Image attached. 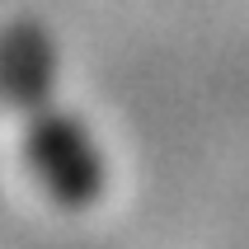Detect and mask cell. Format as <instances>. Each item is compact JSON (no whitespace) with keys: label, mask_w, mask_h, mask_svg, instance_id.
I'll list each match as a JSON object with an SVG mask.
<instances>
[{"label":"cell","mask_w":249,"mask_h":249,"mask_svg":"<svg viewBox=\"0 0 249 249\" xmlns=\"http://www.w3.org/2000/svg\"><path fill=\"white\" fill-rule=\"evenodd\" d=\"M0 108L10 113L24 165L47 202L61 212H85L104 197L108 169L89 132L56 99V52L38 19L0 24Z\"/></svg>","instance_id":"obj_1"}]
</instances>
